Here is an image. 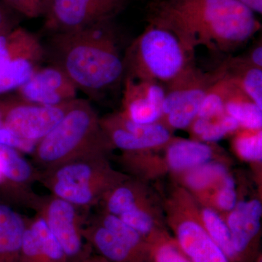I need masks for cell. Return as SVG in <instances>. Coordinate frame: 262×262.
Returning a JSON list of instances; mask_svg holds the SVG:
<instances>
[{
    "mask_svg": "<svg viewBox=\"0 0 262 262\" xmlns=\"http://www.w3.org/2000/svg\"><path fill=\"white\" fill-rule=\"evenodd\" d=\"M102 262H110L108 261H107V260L106 259V258H105L104 257H103L102 256Z\"/></svg>",
    "mask_w": 262,
    "mask_h": 262,
    "instance_id": "f35d334b",
    "label": "cell"
},
{
    "mask_svg": "<svg viewBox=\"0 0 262 262\" xmlns=\"http://www.w3.org/2000/svg\"><path fill=\"white\" fill-rule=\"evenodd\" d=\"M13 30L12 31V32L8 33V34L0 35V52L3 51V50L6 47L7 45L9 43L10 39H11L12 37V34H13Z\"/></svg>",
    "mask_w": 262,
    "mask_h": 262,
    "instance_id": "8d00e7d4",
    "label": "cell"
},
{
    "mask_svg": "<svg viewBox=\"0 0 262 262\" xmlns=\"http://www.w3.org/2000/svg\"><path fill=\"white\" fill-rule=\"evenodd\" d=\"M82 262H102V256L101 255L100 256H93L92 254H91L89 257L85 258Z\"/></svg>",
    "mask_w": 262,
    "mask_h": 262,
    "instance_id": "74e56055",
    "label": "cell"
},
{
    "mask_svg": "<svg viewBox=\"0 0 262 262\" xmlns=\"http://www.w3.org/2000/svg\"><path fill=\"white\" fill-rule=\"evenodd\" d=\"M125 0H51L44 15V29L51 34L73 32L111 21Z\"/></svg>",
    "mask_w": 262,
    "mask_h": 262,
    "instance_id": "9c48e42d",
    "label": "cell"
},
{
    "mask_svg": "<svg viewBox=\"0 0 262 262\" xmlns=\"http://www.w3.org/2000/svg\"><path fill=\"white\" fill-rule=\"evenodd\" d=\"M225 61L227 72L236 87L262 108V69L242 64L233 57Z\"/></svg>",
    "mask_w": 262,
    "mask_h": 262,
    "instance_id": "484cf974",
    "label": "cell"
},
{
    "mask_svg": "<svg viewBox=\"0 0 262 262\" xmlns=\"http://www.w3.org/2000/svg\"><path fill=\"white\" fill-rule=\"evenodd\" d=\"M153 1H154V2H158V1H160V0H153Z\"/></svg>",
    "mask_w": 262,
    "mask_h": 262,
    "instance_id": "ab89813d",
    "label": "cell"
},
{
    "mask_svg": "<svg viewBox=\"0 0 262 262\" xmlns=\"http://www.w3.org/2000/svg\"><path fill=\"white\" fill-rule=\"evenodd\" d=\"M148 21L172 31L195 52L204 47L230 53L261 30L255 13L238 0H160L150 6Z\"/></svg>",
    "mask_w": 262,
    "mask_h": 262,
    "instance_id": "6da1fadb",
    "label": "cell"
},
{
    "mask_svg": "<svg viewBox=\"0 0 262 262\" xmlns=\"http://www.w3.org/2000/svg\"><path fill=\"white\" fill-rule=\"evenodd\" d=\"M231 147L234 155L248 163H261L262 129L239 128L231 136Z\"/></svg>",
    "mask_w": 262,
    "mask_h": 262,
    "instance_id": "f1b7e54d",
    "label": "cell"
},
{
    "mask_svg": "<svg viewBox=\"0 0 262 262\" xmlns=\"http://www.w3.org/2000/svg\"><path fill=\"white\" fill-rule=\"evenodd\" d=\"M74 101L48 106L27 102L16 96L1 99L7 126L20 139L34 143L40 141L59 123Z\"/></svg>",
    "mask_w": 262,
    "mask_h": 262,
    "instance_id": "7c38bea8",
    "label": "cell"
},
{
    "mask_svg": "<svg viewBox=\"0 0 262 262\" xmlns=\"http://www.w3.org/2000/svg\"><path fill=\"white\" fill-rule=\"evenodd\" d=\"M230 232L237 256L247 251L261 230L262 204L258 198L238 201L227 214L223 215Z\"/></svg>",
    "mask_w": 262,
    "mask_h": 262,
    "instance_id": "e0dca14e",
    "label": "cell"
},
{
    "mask_svg": "<svg viewBox=\"0 0 262 262\" xmlns=\"http://www.w3.org/2000/svg\"><path fill=\"white\" fill-rule=\"evenodd\" d=\"M239 128L236 120L225 113L210 119L196 117L187 130L190 139L208 144H217L222 139L233 135Z\"/></svg>",
    "mask_w": 262,
    "mask_h": 262,
    "instance_id": "603a6c76",
    "label": "cell"
},
{
    "mask_svg": "<svg viewBox=\"0 0 262 262\" xmlns=\"http://www.w3.org/2000/svg\"><path fill=\"white\" fill-rule=\"evenodd\" d=\"M194 59L195 52L172 31L149 21L124 55L125 77L167 85L195 65Z\"/></svg>",
    "mask_w": 262,
    "mask_h": 262,
    "instance_id": "277c9868",
    "label": "cell"
},
{
    "mask_svg": "<svg viewBox=\"0 0 262 262\" xmlns=\"http://www.w3.org/2000/svg\"><path fill=\"white\" fill-rule=\"evenodd\" d=\"M17 13L0 0V35L14 30L17 25Z\"/></svg>",
    "mask_w": 262,
    "mask_h": 262,
    "instance_id": "e575fe53",
    "label": "cell"
},
{
    "mask_svg": "<svg viewBox=\"0 0 262 262\" xmlns=\"http://www.w3.org/2000/svg\"><path fill=\"white\" fill-rule=\"evenodd\" d=\"M167 225L177 244L192 262H230L200 222L198 202L182 186H176L162 200Z\"/></svg>",
    "mask_w": 262,
    "mask_h": 262,
    "instance_id": "8992f818",
    "label": "cell"
},
{
    "mask_svg": "<svg viewBox=\"0 0 262 262\" xmlns=\"http://www.w3.org/2000/svg\"><path fill=\"white\" fill-rule=\"evenodd\" d=\"M160 201L161 199L146 182L129 177L106 192L99 204L102 206L101 211L119 217L139 207Z\"/></svg>",
    "mask_w": 262,
    "mask_h": 262,
    "instance_id": "d6986e66",
    "label": "cell"
},
{
    "mask_svg": "<svg viewBox=\"0 0 262 262\" xmlns=\"http://www.w3.org/2000/svg\"><path fill=\"white\" fill-rule=\"evenodd\" d=\"M26 207L36 212L61 246L67 262H82L91 254L92 247L84 238L87 216L81 208L53 194L33 192Z\"/></svg>",
    "mask_w": 262,
    "mask_h": 262,
    "instance_id": "52a82bcc",
    "label": "cell"
},
{
    "mask_svg": "<svg viewBox=\"0 0 262 262\" xmlns=\"http://www.w3.org/2000/svg\"><path fill=\"white\" fill-rule=\"evenodd\" d=\"M158 159L164 174L177 176L208 162L227 158L217 144L174 136L158 150Z\"/></svg>",
    "mask_w": 262,
    "mask_h": 262,
    "instance_id": "9a60e30c",
    "label": "cell"
},
{
    "mask_svg": "<svg viewBox=\"0 0 262 262\" xmlns=\"http://www.w3.org/2000/svg\"><path fill=\"white\" fill-rule=\"evenodd\" d=\"M18 15L29 18L44 16L51 0H1Z\"/></svg>",
    "mask_w": 262,
    "mask_h": 262,
    "instance_id": "4dcf8cb0",
    "label": "cell"
},
{
    "mask_svg": "<svg viewBox=\"0 0 262 262\" xmlns=\"http://www.w3.org/2000/svg\"><path fill=\"white\" fill-rule=\"evenodd\" d=\"M155 262H192L177 242L165 239L153 246Z\"/></svg>",
    "mask_w": 262,
    "mask_h": 262,
    "instance_id": "d6a6232c",
    "label": "cell"
},
{
    "mask_svg": "<svg viewBox=\"0 0 262 262\" xmlns=\"http://www.w3.org/2000/svg\"><path fill=\"white\" fill-rule=\"evenodd\" d=\"M234 59L242 64L251 66L262 69L261 39L255 42L248 49L247 53L241 56L233 57Z\"/></svg>",
    "mask_w": 262,
    "mask_h": 262,
    "instance_id": "836d02e7",
    "label": "cell"
},
{
    "mask_svg": "<svg viewBox=\"0 0 262 262\" xmlns=\"http://www.w3.org/2000/svg\"><path fill=\"white\" fill-rule=\"evenodd\" d=\"M46 56L78 90L98 97L122 82L123 56L113 20L52 34Z\"/></svg>",
    "mask_w": 262,
    "mask_h": 262,
    "instance_id": "7a4b0ae2",
    "label": "cell"
},
{
    "mask_svg": "<svg viewBox=\"0 0 262 262\" xmlns=\"http://www.w3.org/2000/svg\"><path fill=\"white\" fill-rule=\"evenodd\" d=\"M122 110L126 118L136 123L161 122L165 97V84L151 80L125 77L122 81Z\"/></svg>",
    "mask_w": 262,
    "mask_h": 262,
    "instance_id": "5bb4252c",
    "label": "cell"
},
{
    "mask_svg": "<svg viewBox=\"0 0 262 262\" xmlns=\"http://www.w3.org/2000/svg\"><path fill=\"white\" fill-rule=\"evenodd\" d=\"M195 200L200 204L211 207L222 215L227 214L233 209L238 202L235 180L229 173L218 187Z\"/></svg>",
    "mask_w": 262,
    "mask_h": 262,
    "instance_id": "f546056e",
    "label": "cell"
},
{
    "mask_svg": "<svg viewBox=\"0 0 262 262\" xmlns=\"http://www.w3.org/2000/svg\"><path fill=\"white\" fill-rule=\"evenodd\" d=\"M227 72L225 61L209 72H204L195 64L165 85L162 123L173 132L187 130L198 116L210 86Z\"/></svg>",
    "mask_w": 262,
    "mask_h": 262,
    "instance_id": "ba28073f",
    "label": "cell"
},
{
    "mask_svg": "<svg viewBox=\"0 0 262 262\" xmlns=\"http://www.w3.org/2000/svg\"><path fill=\"white\" fill-rule=\"evenodd\" d=\"M198 214L203 228L225 253L229 261L237 260L238 256L234 251L230 232L224 215L211 207L203 206L199 203H198Z\"/></svg>",
    "mask_w": 262,
    "mask_h": 262,
    "instance_id": "d4e9b609",
    "label": "cell"
},
{
    "mask_svg": "<svg viewBox=\"0 0 262 262\" xmlns=\"http://www.w3.org/2000/svg\"><path fill=\"white\" fill-rule=\"evenodd\" d=\"M29 219L0 200V262H19L20 247Z\"/></svg>",
    "mask_w": 262,
    "mask_h": 262,
    "instance_id": "44dd1931",
    "label": "cell"
},
{
    "mask_svg": "<svg viewBox=\"0 0 262 262\" xmlns=\"http://www.w3.org/2000/svg\"><path fill=\"white\" fill-rule=\"evenodd\" d=\"M129 177L115 170L108 156L98 155L40 170L38 182L51 194L87 210L99 204L106 192Z\"/></svg>",
    "mask_w": 262,
    "mask_h": 262,
    "instance_id": "5b68a950",
    "label": "cell"
},
{
    "mask_svg": "<svg viewBox=\"0 0 262 262\" xmlns=\"http://www.w3.org/2000/svg\"><path fill=\"white\" fill-rule=\"evenodd\" d=\"M228 160H218L203 164L175 176L180 186L190 193L194 199L218 187L229 173Z\"/></svg>",
    "mask_w": 262,
    "mask_h": 262,
    "instance_id": "7402d4cb",
    "label": "cell"
},
{
    "mask_svg": "<svg viewBox=\"0 0 262 262\" xmlns=\"http://www.w3.org/2000/svg\"><path fill=\"white\" fill-rule=\"evenodd\" d=\"M19 262H67L61 246L37 215L29 220Z\"/></svg>",
    "mask_w": 262,
    "mask_h": 262,
    "instance_id": "ac0fdd59",
    "label": "cell"
},
{
    "mask_svg": "<svg viewBox=\"0 0 262 262\" xmlns=\"http://www.w3.org/2000/svg\"><path fill=\"white\" fill-rule=\"evenodd\" d=\"M37 143L24 140L15 135L5 123L3 117V106L0 99V145L9 146L18 150L20 153L32 154Z\"/></svg>",
    "mask_w": 262,
    "mask_h": 262,
    "instance_id": "1f68e13d",
    "label": "cell"
},
{
    "mask_svg": "<svg viewBox=\"0 0 262 262\" xmlns=\"http://www.w3.org/2000/svg\"><path fill=\"white\" fill-rule=\"evenodd\" d=\"M225 111L236 120L241 128L262 129V108L237 89L234 82L226 101Z\"/></svg>",
    "mask_w": 262,
    "mask_h": 262,
    "instance_id": "cb8c5ba5",
    "label": "cell"
},
{
    "mask_svg": "<svg viewBox=\"0 0 262 262\" xmlns=\"http://www.w3.org/2000/svg\"><path fill=\"white\" fill-rule=\"evenodd\" d=\"M244 6L251 10L253 13L261 14L262 0H238Z\"/></svg>",
    "mask_w": 262,
    "mask_h": 262,
    "instance_id": "d590c367",
    "label": "cell"
},
{
    "mask_svg": "<svg viewBox=\"0 0 262 262\" xmlns=\"http://www.w3.org/2000/svg\"><path fill=\"white\" fill-rule=\"evenodd\" d=\"M101 126L114 149L124 153H137L164 147L174 137L173 131L162 122L136 123L120 111L100 118Z\"/></svg>",
    "mask_w": 262,
    "mask_h": 262,
    "instance_id": "8fae6325",
    "label": "cell"
},
{
    "mask_svg": "<svg viewBox=\"0 0 262 262\" xmlns=\"http://www.w3.org/2000/svg\"><path fill=\"white\" fill-rule=\"evenodd\" d=\"M77 91L65 72L51 63L47 67H38L15 92L16 97L27 102L53 106L74 101L77 98Z\"/></svg>",
    "mask_w": 262,
    "mask_h": 262,
    "instance_id": "4fadbf2b",
    "label": "cell"
},
{
    "mask_svg": "<svg viewBox=\"0 0 262 262\" xmlns=\"http://www.w3.org/2000/svg\"><path fill=\"white\" fill-rule=\"evenodd\" d=\"M91 220L113 232L141 256L145 254L147 250V241L139 232L126 225L119 217L101 211Z\"/></svg>",
    "mask_w": 262,
    "mask_h": 262,
    "instance_id": "4316f807",
    "label": "cell"
},
{
    "mask_svg": "<svg viewBox=\"0 0 262 262\" xmlns=\"http://www.w3.org/2000/svg\"><path fill=\"white\" fill-rule=\"evenodd\" d=\"M45 57V46L37 36L16 27L9 43L0 52V95L18 89L40 66Z\"/></svg>",
    "mask_w": 262,
    "mask_h": 262,
    "instance_id": "30bf717a",
    "label": "cell"
},
{
    "mask_svg": "<svg viewBox=\"0 0 262 262\" xmlns=\"http://www.w3.org/2000/svg\"><path fill=\"white\" fill-rule=\"evenodd\" d=\"M100 118L89 101L76 98L59 123L36 144L32 155L39 170L89 157L108 156L114 149Z\"/></svg>",
    "mask_w": 262,
    "mask_h": 262,
    "instance_id": "3957f363",
    "label": "cell"
},
{
    "mask_svg": "<svg viewBox=\"0 0 262 262\" xmlns=\"http://www.w3.org/2000/svg\"><path fill=\"white\" fill-rule=\"evenodd\" d=\"M258 262H261V259L260 258V261H258Z\"/></svg>",
    "mask_w": 262,
    "mask_h": 262,
    "instance_id": "60d3db41",
    "label": "cell"
},
{
    "mask_svg": "<svg viewBox=\"0 0 262 262\" xmlns=\"http://www.w3.org/2000/svg\"><path fill=\"white\" fill-rule=\"evenodd\" d=\"M0 193L7 199L25 206L34 192L32 184L39 181L40 170L34 168L18 150L0 145Z\"/></svg>",
    "mask_w": 262,
    "mask_h": 262,
    "instance_id": "2e32d148",
    "label": "cell"
},
{
    "mask_svg": "<svg viewBox=\"0 0 262 262\" xmlns=\"http://www.w3.org/2000/svg\"><path fill=\"white\" fill-rule=\"evenodd\" d=\"M86 242L110 262H141L143 256L113 232L88 219L83 229Z\"/></svg>",
    "mask_w": 262,
    "mask_h": 262,
    "instance_id": "ffe728a7",
    "label": "cell"
},
{
    "mask_svg": "<svg viewBox=\"0 0 262 262\" xmlns=\"http://www.w3.org/2000/svg\"><path fill=\"white\" fill-rule=\"evenodd\" d=\"M232 86L233 82L227 72L210 86L196 117L210 119L225 114L226 101Z\"/></svg>",
    "mask_w": 262,
    "mask_h": 262,
    "instance_id": "83f0119b",
    "label": "cell"
}]
</instances>
